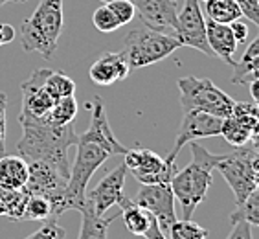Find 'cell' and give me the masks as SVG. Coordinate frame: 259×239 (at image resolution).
<instances>
[{"label": "cell", "mask_w": 259, "mask_h": 239, "mask_svg": "<svg viewBox=\"0 0 259 239\" xmlns=\"http://www.w3.org/2000/svg\"><path fill=\"white\" fill-rule=\"evenodd\" d=\"M22 125V136L17 142V151L24 160H39L52 166L68 179V149L77 144V133L74 124L65 127H54L39 122H28Z\"/></svg>", "instance_id": "1"}, {"label": "cell", "mask_w": 259, "mask_h": 239, "mask_svg": "<svg viewBox=\"0 0 259 239\" xmlns=\"http://www.w3.org/2000/svg\"><path fill=\"white\" fill-rule=\"evenodd\" d=\"M193 158L184 170H179L171 179L169 188L175 199L182 206L184 219H191L197 206L206 199L208 189L213 184V171L223 154H213L204 145L190 142Z\"/></svg>", "instance_id": "2"}, {"label": "cell", "mask_w": 259, "mask_h": 239, "mask_svg": "<svg viewBox=\"0 0 259 239\" xmlns=\"http://www.w3.org/2000/svg\"><path fill=\"white\" fill-rule=\"evenodd\" d=\"M63 31V0H40L37 10L20 26L22 50L39 52L52 59Z\"/></svg>", "instance_id": "3"}, {"label": "cell", "mask_w": 259, "mask_h": 239, "mask_svg": "<svg viewBox=\"0 0 259 239\" xmlns=\"http://www.w3.org/2000/svg\"><path fill=\"white\" fill-rule=\"evenodd\" d=\"M77 153H75L74 164L70 168L68 182H66L63 203H61V212L65 214L68 210H81L85 208V193L87 186L96 171L100 170L103 162L112 156L109 149L103 145L96 144L92 140H87L83 136H77Z\"/></svg>", "instance_id": "4"}, {"label": "cell", "mask_w": 259, "mask_h": 239, "mask_svg": "<svg viewBox=\"0 0 259 239\" xmlns=\"http://www.w3.org/2000/svg\"><path fill=\"white\" fill-rule=\"evenodd\" d=\"M179 48L180 43L173 35L162 33L140 24L138 28L127 33L121 54L129 66V72H135V70L155 65L158 61H164Z\"/></svg>", "instance_id": "5"}, {"label": "cell", "mask_w": 259, "mask_h": 239, "mask_svg": "<svg viewBox=\"0 0 259 239\" xmlns=\"http://www.w3.org/2000/svg\"><path fill=\"white\" fill-rule=\"evenodd\" d=\"M215 170H219L234 191L235 205H241L259 182V154L257 140L235 147L230 154H223Z\"/></svg>", "instance_id": "6"}, {"label": "cell", "mask_w": 259, "mask_h": 239, "mask_svg": "<svg viewBox=\"0 0 259 239\" xmlns=\"http://www.w3.org/2000/svg\"><path fill=\"white\" fill-rule=\"evenodd\" d=\"M180 105L184 110H202L217 118H228L234 109V100L206 77H180Z\"/></svg>", "instance_id": "7"}, {"label": "cell", "mask_w": 259, "mask_h": 239, "mask_svg": "<svg viewBox=\"0 0 259 239\" xmlns=\"http://www.w3.org/2000/svg\"><path fill=\"white\" fill-rule=\"evenodd\" d=\"M123 164L142 186L169 184L175 173L179 171L177 160L160 158L155 151L145 147H133L125 151Z\"/></svg>", "instance_id": "8"}, {"label": "cell", "mask_w": 259, "mask_h": 239, "mask_svg": "<svg viewBox=\"0 0 259 239\" xmlns=\"http://www.w3.org/2000/svg\"><path fill=\"white\" fill-rule=\"evenodd\" d=\"M66 182L68 179L55 168L45 164V162H39V160H31L28 162V180L22 189L30 195L46 197L54 205V217L59 219V215H63L61 203H63Z\"/></svg>", "instance_id": "9"}, {"label": "cell", "mask_w": 259, "mask_h": 239, "mask_svg": "<svg viewBox=\"0 0 259 239\" xmlns=\"http://www.w3.org/2000/svg\"><path fill=\"white\" fill-rule=\"evenodd\" d=\"M259 110L255 101H234V109L228 118L223 120L221 135L234 147H239L257 140Z\"/></svg>", "instance_id": "10"}, {"label": "cell", "mask_w": 259, "mask_h": 239, "mask_svg": "<svg viewBox=\"0 0 259 239\" xmlns=\"http://www.w3.org/2000/svg\"><path fill=\"white\" fill-rule=\"evenodd\" d=\"M48 74H50L48 68L35 70L28 79L22 81V85H20V89H22V110L19 116L20 124L42 120L52 109V105L57 101L46 89Z\"/></svg>", "instance_id": "11"}, {"label": "cell", "mask_w": 259, "mask_h": 239, "mask_svg": "<svg viewBox=\"0 0 259 239\" xmlns=\"http://www.w3.org/2000/svg\"><path fill=\"white\" fill-rule=\"evenodd\" d=\"M175 39L179 41L180 46H190L213 57L206 41V19L200 11L199 0H186L182 11L177 13Z\"/></svg>", "instance_id": "12"}, {"label": "cell", "mask_w": 259, "mask_h": 239, "mask_svg": "<svg viewBox=\"0 0 259 239\" xmlns=\"http://www.w3.org/2000/svg\"><path fill=\"white\" fill-rule=\"evenodd\" d=\"M125 177H127V166L121 162L116 170L109 171L94 188L85 193V208L90 214L105 215L112 206H118L120 199L125 195Z\"/></svg>", "instance_id": "13"}, {"label": "cell", "mask_w": 259, "mask_h": 239, "mask_svg": "<svg viewBox=\"0 0 259 239\" xmlns=\"http://www.w3.org/2000/svg\"><path fill=\"white\" fill-rule=\"evenodd\" d=\"M133 201L138 206H142L144 210H147L158 221L162 234L167 237L171 224L177 221V214H175V195L171 191L169 184L142 186Z\"/></svg>", "instance_id": "14"}, {"label": "cell", "mask_w": 259, "mask_h": 239, "mask_svg": "<svg viewBox=\"0 0 259 239\" xmlns=\"http://www.w3.org/2000/svg\"><path fill=\"white\" fill-rule=\"evenodd\" d=\"M221 125H223V118L211 116L208 112H202V110H184L179 133L175 138L173 151L167 154V160H177V154L180 153V149L190 142L209 138V136H219Z\"/></svg>", "instance_id": "15"}, {"label": "cell", "mask_w": 259, "mask_h": 239, "mask_svg": "<svg viewBox=\"0 0 259 239\" xmlns=\"http://www.w3.org/2000/svg\"><path fill=\"white\" fill-rule=\"evenodd\" d=\"M135 6V15L140 22L151 30L173 35L177 26V4L175 0H131Z\"/></svg>", "instance_id": "16"}, {"label": "cell", "mask_w": 259, "mask_h": 239, "mask_svg": "<svg viewBox=\"0 0 259 239\" xmlns=\"http://www.w3.org/2000/svg\"><path fill=\"white\" fill-rule=\"evenodd\" d=\"M118 206H120V217H123L125 226L133 235H144L145 239H165L158 226V221L127 195L121 197Z\"/></svg>", "instance_id": "17"}, {"label": "cell", "mask_w": 259, "mask_h": 239, "mask_svg": "<svg viewBox=\"0 0 259 239\" xmlns=\"http://www.w3.org/2000/svg\"><path fill=\"white\" fill-rule=\"evenodd\" d=\"M83 138L87 140H92L96 144L103 145L105 149H109L114 154H125V145L118 142V138L114 136L112 129H110L109 125V120H107V114H105V107H103V101L101 98H94L92 101V116H90V124H89V129L83 133Z\"/></svg>", "instance_id": "18"}, {"label": "cell", "mask_w": 259, "mask_h": 239, "mask_svg": "<svg viewBox=\"0 0 259 239\" xmlns=\"http://www.w3.org/2000/svg\"><path fill=\"white\" fill-rule=\"evenodd\" d=\"M129 66L125 63V57L121 52H105L100 55V59L90 66L89 75L96 85L100 87H110L129 77Z\"/></svg>", "instance_id": "19"}, {"label": "cell", "mask_w": 259, "mask_h": 239, "mask_svg": "<svg viewBox=\"0 0 259 239\" xmlns=\"http://www.w3.org/2000/svg\"><path fill=\"white\" fill-rule=\"evenodd\" d=\"M206 41H208L213 57H219L226 65L234 66L235 61L232 55L237 50V41L228 24H219L208 19L206 20Z\"/></svg>", "instance_id": "20"}, {"label": "cell", "mask_w": 259, "mask_h": 239, "mask_svg": "<svg viewBox=\"0 0 259 239\" xmlns=\"http://www.w3.org/2000/svg\"><path fill=\"white\" fill-rule=\"evenodd\" d=\"M234 74H232V83L234 85H248L257 79L259 75V35L248 45L244 52L243 59L239 63H234Z\"/></svg>", "instance_id": "21"}, {"label": "cell", "mask_w": 259, "mask_h": 239, "mask_svg": "<svg viewBox=\"0 0 259 239\" xmlns=\"http://www.w3.org/2000/svg\"><path fill=\"white\" fill-rule=\"evenodd\" d=\"M28 180V162L22 156L0 158V186L8 189H22Z\"/></svg>", "instance_id": "22"}, {"label": "cell", "mask_w": 259, "mask_h": 239, "mask_svg": "<svg viewBox=\"0 0 259 239\" xmlns=\"http://www.w3.org/2000/svg\"><path fill=\"white\" fill-rule=\"evenodd\" d=\"M81 232L77 239H107L109 234V226L114 223L116 217H120V214L110 215V217H98V215L90 214L89 210H81Z\"/></svg>", "instance_id": "23"}, {"label": "cell", "mask_w": 259, "mask_h": 239, "mask_svg": "<svg viewBox=\"0 0 259 239\" xmlns=\"http://www.w3.org/2000/svg\"><path fill=\"white\" fill-rule=\"evenodd\" d=\"M75 116H77V101L74 96H66L52 105V109L42 118V122L54 127H65L68 124H74Z\"/></svg>", "instance_id": "24"}, {"label": "cell", "mask_w": 259, "mask_h": 239, "mask_svg": "<svg viewBox=\"0 0 259 239\" xmlns=\"http://www.w3.org/2000/svg\"><path fill=\"white\" fill-rule=\"evenodd\" d=\"M24 189H8L0 186V217H10V221H22L26 205Z\"/></svg>", "instance_id": "25"}, {"label": "cell", "mask_w": 259, "mask_h": 239, "mask_svg": "<svg viewBox=\"0 0 259 239\" xmlns=\"http://www.w3.org/2000/svg\"><path fill=\"white\" fill-rule=\"evenodd\" d=\"M204 10L208 19L219 22V24H230L243 17L235 0H206Z\"/></svg>", "instance_id": "26"}, {"label": "cell", "mask_w": 259, "mask_h": 239, "mask_svg": "<svg viewBox=\"0 0 259 239\" xmlns=\"http://www.w3.org/2000/svg\"><path fill=\"white\" fill-rule=\"evenodd\" d=\"M230 224L235 223H248L252 228L259 224V191H252L246 199L237 205V208L230 214Z\"/></svg>", "instance_id": "27"}, {"label": "cell", "mask_w": 259, "mask_h": 239, "mask_svg": "<svg viewBox=\"0 0 259 239\" xmlns=\"http://www.w3.org/2000/svg\"><path fill=\"white\" fill-rule=\"evenodd\" d=\"M26 205L22 212V221H45L54 217V205L42 195L26 193Z\"/></svg>", "instance_id": "28"}, {"label": "cell", "mask_w": 259, "mask_h": 239, "mask_svg": "<svg viewBox=\"0 0 259 239\" xmlns=\"http://www.w3.org/2000/svg\"><path fill=\"white\" fill-rule=\"evenodd\" d=\"M165 239H208V230L193 219L175 221Z\"/></svg>", "instance_id": "29"}, {"label": "cell", "mask_w": 259, "mask_h": 239, "mask_svg": "<svg viewBox=\"0 0 259 239\" xmlns=\"http://www.w3.org/2000/svg\"><path fill=\"white\" fill-rule=\"evenodd\" d=\"M46 89L55 100H61V98L75 94V81L66 74H63V72L50 70V74L46 77Z\"/></svg>", "instance_id": "30"}, {"label": "cell", "mask_w": 259, "mask_h": 239, "mask_svg": "<svg viewBox=\"0 0 259 239\" xmlns=\"http://www.w3.org/2000/svg\"><path fill=\"white\" fill-rule=\"evenodd\" d=\"M92 22H94V26L98 28V31H103V33H110V31L121 28L118 19L114 17V13L107 8V4L101 6V8H98V10L94 11Z\"/></svg>", "instance_id": "31"}, {"label": "cell", "mask_w": 259, "mask_h": 239, "mask_svg": "<svg viewBox=\"0 0 259 239\" xmlns=\"http://www.w3.org/2000/svg\"><path fill=\"white\" fill-rule=\"evenodd\" d=\"M107 8L114 13L120 26L129 24L131 20L135 19V6L131 0H110V2H107Z\"/></svg>", "instance_id": "32"}, {"label": "cell", "mask_w": 259, "mask_h": 239, "mask_svg": "<svg viewBox=\"0 0 259 239\" xmlns=\"http://www.w3.org/2000/svg\"><path fill=\"white\" fill-rule=\"evenodd\" d=\"M66 230L63 226H59L57 217H50V221L46 224H42L37 232H33L31 235H28L26 239H65Z\"/></svg>", "instance_id": "33"}, {"label": "cell", "mask_w": 259, "mask_h": 239, "mask_svg": "<svg viewBox=\"0 0 259 239\" xmlns=\"http://www.w3.org/2000/svg\"><path fill=\"white\" fill-rule=\"evenodd\" d=\"M241 15H244L252 24H259V2L257 0H235Z\"/></svg>", "instance_id": "34"}, {"label": "cell", "mask_w": 259, "mask_h": 239, "mask_svg": "<svg viewBox=\"0 0 259 239\" xmlns=\"http://www.w3.org/2000/svg\"><path fill=\"white\" fill-rule=\"evenodd\" d=\"M226 239H254L252 226L248 223H235L232 224V232Z\"/></svg>", "instance_id": "35"}, {"label": "cell", "mask_w": 259, "mask_h": 239, "mask_svg": "<svg viewBox=\"0 0 259 239\" xmlns=\"http://www.w3.org/2000/svg\"><path fill=\"white\" fill-rule=\"evenodd\" d=\"M228 26L230 30H232V33H234L235 41H237V45L239 43H246V39H248V26L244 24V22H241V20H234Z\"/></svg>", "instance_id": "36"}, {"label": "cell", "mask_w": 259, "mask_h": 239, "mask_svg": "<svg viewBox=\"0 0 259 239\" xmlns=\"http://www.w3.org/2000/svg\"><path fill=\"white\" fill-rule=\"evenodd\" d=\"M6 105L8 98L4 92H0V145H6Z\"/></svg>", "instance_id": "37"}, {"label": "cell", "mask_w": 259, "mask_h": 239, "mask_svg": "<svg viewBox=\"0 0 259 239\" xmlns=\"http://www.w3.org/2000/svg\"><path fill=\"white\" fill-rule=\"evenodd\" d=\"M13 39H15V28H13L11 24L0 22V46L10 45Z\"/></svg>", "instance_id": "38"}, {"label": "cell", "mask_w": 259, "mask_h": 239, "mask_svg": "<svg viewBox=\"0 0 259 239\" xmlns=\"http://www.w3.org/2000/svg\"><path fill=\"white\" fill-rule=\"evenodd\" d=\"M250 85V94H252V100L257 103V100H259V94H257V87H259V79H255V81H252V83H248Z\"/></svg>", "instance_id": "39"}, {"label": "cell", "mask_w": 259, "mask_h": 239, "mask_svg": "<svg viewBox=\"0 0 259 239\" xmlns=\"http://www.w3.org/2000/svg\"><path fill=\"white\" fill-rule=\"evenodd\" d=\"M8 2H17V4H20V2H26V0H0V6L8 4Z\"/></svg>", "instance_id": "40"}, {"label": "cell", "mask_w": 259, "mask_h": 239, "mask_svg": "<svg viewBox=\"0 0 259 239\" xmlns=\"http://www.w3.org/2000/svg\"><path fill=\"white\" fill-rule=\"evenodd\" d=\"M6 154V145H0V158Z\"/></svg>", "instance_id": "41"}, {"label": "cell", "mask_w": 259, "mask_h": 239, "mask_svg": "<svg viewBox=\"0 0 259 239\" xmlns=\"http://www.w3.org/2000/svg\"><path fill=\"white\" fill-rule=\"evenodd\" d=\"M101 2H105V4H107V2H110V0H101Z\"/></svg>", "instance_id": "42"}]
</instances>
